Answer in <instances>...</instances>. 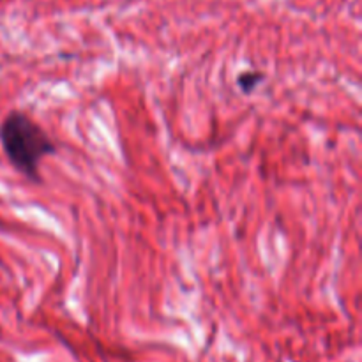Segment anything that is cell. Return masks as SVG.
Here are the masks:
<instances>
[{"instance_id":"obj_2","label":"cell","mask_w":362,"mask_h":362,"mask_svg":"<svg viewBox=\"0 0 362 362\" xmlns=\"http://www.w3.org/2000/svg\"><path fill=\"white\" fill-rule=\"evenodd\" d=\"M264 81V74L260 71H244L239 78H237V85L244 94H253L255 88Z\"/></svg>"},{"instance_id":"obj_1","label":"cell","mask_w":362,"mask_h":362,"mask_svg":"<svg viewBox=\"0 0 362 362\" xmlns=\"http://www.w3.org/2000/svg\"><path fill=\"white\" fill-rule=\"evenodd\" d=\"M0 144L14 170L32 182H41V161L57 151L48 133L27 113L18 110L7 113L0 124Z\"/></svg>"}]
</instances>
